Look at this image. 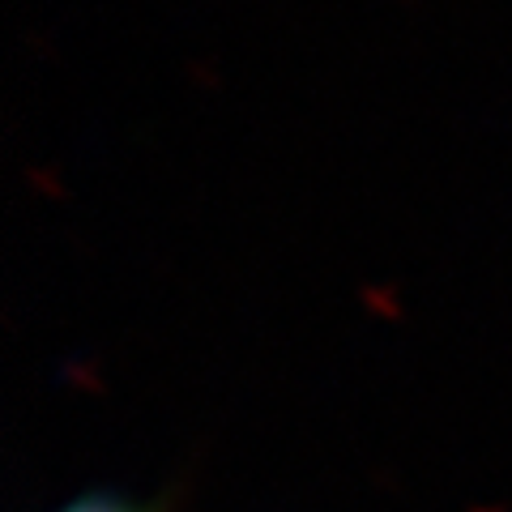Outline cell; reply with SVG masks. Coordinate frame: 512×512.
Returning <instances> with one entry per match:
<instances>
[{
  "instance_id": "obj_1",
  "label": "cell",
  "mask_w": 512,
  "mask_h": 512,
  "mask_svg": "<svg viewBox=\"0 0 512 512\" xmlns=\"http://www.w3.org/2000/svg\"><path fill=\"white\" fill-rule=\"evenodd\" d=\"M56 512H158V508L124 500V495H116V491H90V495H77V500H69Z\"/></svg>"
}]
</instances>
